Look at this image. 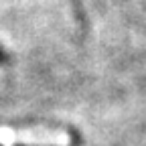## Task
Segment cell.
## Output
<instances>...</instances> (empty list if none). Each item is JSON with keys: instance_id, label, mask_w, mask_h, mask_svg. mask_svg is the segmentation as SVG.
I'll return each mask as SVG.
<instances>
[{"instance_id": "3957f363", "label": "cell", "mask_w": 146, "mask_h": 146, "mask_svg": "<svg viewBox=\"0 0 146 146\" xmlns=\"http://www.w3.org/2000/svg\"><path fill=\"white\" fill-rule=\"evenodd\" d=\"M0 146H2V144H0Z\"/></svg>"}, {"instance_id": "7a4b0ae2", "label": "cell", "mask_w": 146, "mask_h": 146, "mask_svg": "<svg viewBox=\"0 0 146 146\" xmlns=\"http://www.w3.org/2000/svg\"><path fill=\"white\" fill-rule=\"evenodd\" d=\"M14 146H27V144H14Z\"/></svg>"}, {"instance_id": "6da1fadb", "label": "cell", "mask_w": 146, "mask_h": 146, "mask_svg": "<svg viewBox=\"0 0 146 146\" xmlns=\"http://www.w3.org/2000/svg\"><path fill=\"white\" fill-rule=\"evenodd\" d=\"M6 59V55H4V51H2V47H0V61H4Z\"/></svg>"}]
</instances>
